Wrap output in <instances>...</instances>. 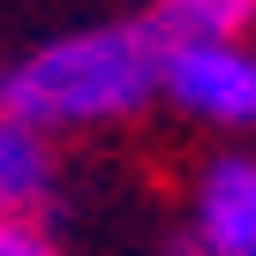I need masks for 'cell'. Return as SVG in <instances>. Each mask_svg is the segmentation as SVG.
<instances>
[{
	"label": "cell",
	"mask_w": 256,
	"mask_h": 256,
	"mask_svg": "<svg viewBox=\"0 0 256 256\" xmlns=\"http://www.w3.org/2000/svg\"><path fill=\"white\" fill-rule=\"evenodd\" d=\"M53 204V136L0 113V218H38Z\"/></svg>",
	"instance_id": "277c9868"
},
{
	"label": "cell",
	"mask_w": 256,
	"mask_h": 256,
	"mask_svg": "<svg viewBox=\"0 0 256 256\" xmlns=\"http://www.w3.org/2000/svg\"><path fill=\"white\" fill-rule=\"evenodd\" d=\"M196 256H256V151H218L188 196Z\"/></svg>",
	"instance_id": "3957f363"
},
{
	"label": "cell",
	"mask_w": 256,
	"mask_h": 256,
	"mask_svg": "<svg viewBox=\"0 0 256 256\" xmlns=\"http://www.w3.org/2000/svg\"><path fill=\"white\" fill-rule=\"evenodd\" d=\"M158 30L151 23H90L46 38L30 60L0 76V113H16L38 136L60 128H113L158 98Z\"/></svg>",
	"instance_id": "6da1fadb"
},
{
	"label": "cell",
	"mask_w": 256,
	"mask_h": 256,
	"mask_svg": "<svg viewBox=\"0 0 256 256\" xmlns=\"http://www.w3.org/2000/svg\"><path fill=\"white\" fill-rule=\"evenodd\" d=\"M0 256H60L38 218H0Z\"/></svg>",
	"instance_id": "8992f818"
},
{
	"label": "cell",
	"mask_w": 256,
	"mask_h": 256,
	"mask_svg": "<svg viewBox=\"0 0 256 256\" xmlns=\"http://www.w3.org/2000/svg\"><path fill=\"white\" fill-rule=\"evenodd\" d=\"M158 98L196 128L248 136L256 128V46L248 38H166L158 46Z\"/></svg>",
	"instance_id": "7a4b0ae2"
},
{
	"label": "cell",
	"mask_w": 256,
	"mask_h": 256,
	"mask_svg": "<svg viewBox=\"0 0 256 256\" xmlns=\"http://www.w3.org/2000/svg\"><path fill=\"white\" fill-rule=\"evenodd\" d=\"M0 76H8V68H0Z\"/></svg>",
	"instance_id": "52a82bcc"
},
{
	"label": "cell",
	"mask_w": 256,
	"mask_h": 256,
	"mask_svg": "<svg viewBox=\"0 0 256 256\" xmlns=\"http://www.w3.org/2000/svg\"><path fill=\"white\" fill-rule=\"evenodd\" d=\"M151 30L158 38H248L256 0H158Z\"/></svg>",
	"instance_id": "5b68a950"
}]
</instances>
